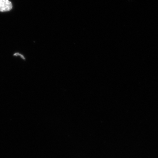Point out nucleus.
<instances>
[{
    "label": "nucleus",
    "mask_w": 158,
    "mask_h": 158,
    "mask_svg": "<svg viewBox=\"0 0 158 158\" xmlns=\"http://www.w3.org/2000/svg\"><path fill=\"white\" fill-rule=\"evenodd\" d=\"M12 8V5L9 0H0V11L6 12L10 11Z\"/></svg>",
    "instance_id": "1"
},
{
    "label": "nucleus",
    "mask_w": 158,
    "mask_h": 158,
    "mask_svg": "<svg viewBox=\"0 0 158 158\" xmlns=\"http://www.w3.org/2000/svg\"><path fill=\"white\" fill-rule=\"evenodd\" d=\"M13 56L15 57H19V58H20L21 59L23 60H26V58L24 56L23 54H20L19 52L15 53L14 55H13Z\"/></svg>",
    "instance_id": "2"
}]
</instances>
